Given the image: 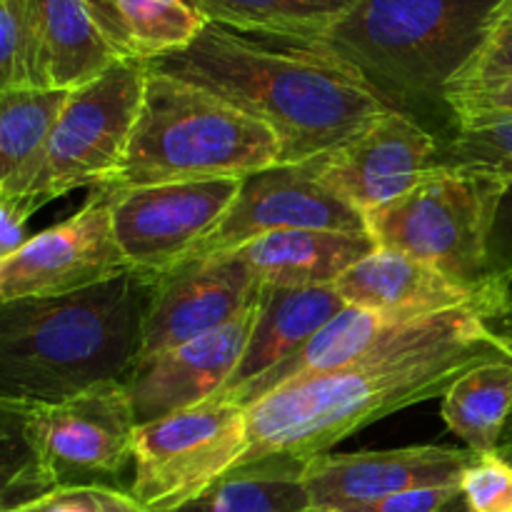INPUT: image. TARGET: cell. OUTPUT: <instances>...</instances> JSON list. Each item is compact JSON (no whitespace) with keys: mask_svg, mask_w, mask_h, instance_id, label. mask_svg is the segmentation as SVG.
<instances>
[{"mask_svg":"<svg viewBox=\"0 0 512 512\" xmlns=\"http://www.w3.org/2000/svg\"><path fill=\"white\" fill-rule=\"evenodd\" d=\"M490 320L483 310L413 318L360 358L280 385L245 408L248 453L240 465L273 455L308 460L390 413L443 398L475 363L512 353Z\"/></svg>","mask_w":512,"mask_h":512,"instance_id":"6da1fadb","label":"cell"},{"mask_svg":"<svg viewBox=\"0 0 512 512\" xmlns=\"http://www.w3.org/2000/svg\"><path fill=\"white\" fill-rule=\"evenodd\" d=\"M220 95L268 125L280 163H308L330 153L395 105L320 43L238 33L208 23L188 48L148 63Z\"/></svg>","mask_w":512,"mask_h":512,"instance_id":"7a4b0ae2","label":"cell"},{"mask_svg":"<svg viewBox=\"0 0 512 512\" xmlns=\"http://www.w3.org/2000/svg\"><path fill=\"white\" fill-rule=\"evenodd\" d=\"M155 283L125 270L73 293L0 303V400L55 405L128 380Z\"/></svg>","mask_w":512,"mask_h":512,"instance_id":"3957f363","label":"cell"},{"mask_svg":"<svg viewBox=\"0 0 512 512\" xmlns=\"http://www.w3.org/2000/svg\"><path fill=\"white\" fill-rule=\"evenodd\" d=\"M273 130L220 95L148 68L128 150L100 188L248 178L280 165Z\"/></svg>","mask_w":512,"mask_h":512,"instance_id":"277c9868","label":"cell"},{"mask_svg":"<svg viewBox=\"0 0 512 512\" xmlns=\"http://www.w3.org/2000/svg\"><path fill=\"white\" fill-rule=\"evenodd\" d=\"M503 0H355L318 40L390 103L443 100Z\"/></svg>","mask_w":512,"mask_h":512,"instance_id":"5b68a950","label":"cell"},{"mask_svg":"<svg viewBox=\"0 0 512 512\" xmlns=\"http://www.w3.org/2000/svg\"><path fill=\"white\" fill-rule=\"evenodd\" d=\"M145 80L148 63L118 60L88 85L70 90L45 143L0 190L38 210L75 188L108 185L128 150Z\"/></svg>","mask_w":512,"mask_h":512,"instance_id":"8992f818","label":"cell"},{"mask_svg":"<svg viewBox=\"0 0 512 512\" xmlns=\"http://www.w3.org/2000/svg\"><path fill=\"white\" fill-rule=\"evenodd\" d=\"M500 183L435 165L413 190L365 215L378 248L430 265L445 278L495 295L488 285L485 240ZM505 318V315H503Z\"/></svg>","mask_w":512,"mask_h":512,"instance_id":"52a82bcc","label":"cell"},{"mask_svg":"<svg viewBox=\"0 0 512 512\" xmlns=\"http://www.w3.org/2000/svg\"><path fill=\"white\" fill-rule=\"evenodd\" d=\"M248 453V413L228 400H205L138 425L130 495L148 512H175L200 498Z\"/></svg>","mask_w":512,"mask_h":512,"instance_id":"ba28073f","label":"cell"},{"mask_svg":"<svg viewBox=\"0 0 512 512\" xmlns=\"http://www.w3.org/2000/svg\"><path fill=\"white\" fill-rule=\"evenodd\" d=\"M110 223L128 268L145 275L170 273L213 233L233 200L240 178L103 188Z\"/></svg>","mask_w":512,"mask_h":512,"instance_id":"9c48e42d","label":"cell"},{"mask_svg":"<svg viewBox=\"0 0 512 512\" xmlns=\"http://www.w3.org/2000/svg\"><path fill=\"white\" fill-rule=\"evenodd\" d=\"M135 418L125 380L95 385L75 398L35 408V440L58 488L100 485L133 463Z\"/></svg>","mask_w":512,"mask_h":512,"instance_id":"30bf717a","label":"cell"},{"mask_svg":"<svg viewBox=\"0 0 512 512\" xmlns=\"http://www.w3.org/2000/svg\"><path fill=\"white\" fill-rule=\"evenodd\" d=\"M110 223L108 190L93 188L78 213L25 240L0 260V303L60 295L125 273Z\"/></svg>","mask_w":512,"mask_h":512,"instance_id":"8fae6325","label":"cell"},{"mask_svg":"<svg viewBox=\"0 0 512 512\" xmlns=\"http://www.w3.org/2000/svg\"><path fill=\"white\" fill-rule=\"evenodd\" d=\"M300 228L368 233L363 215L320 183L310 160L280 163L240 180L238 198L188 260L228 253L275 230Z\"/></svg>","mask_w":512,"mask_h":512,"instance_id":"7c38bea8","label":"cell"},{"mask_svg":"<svg viewBox=\"0 0 512 512\" xmlns=\"http://www.w3.org/2000/svg\"><path fill=\"white\" fill-rule=\"evenodd\" d=\"M438 150L435 135L393 108L310 163L320 183L365 218L413 190L435 168Z\"/></svg>","mask_w":512,"mask_h":512,"instance_id":"4fadbf2b","label":"cell"},{"mask_svg":"<svg viewBox=\"0 0 512 512\" xmlns=\"http://www.w3.org/2000/svg\"><path fill=\"white\" fill-rule=\"evenodd\" d=\"M258 293V278L235 253L188 260L160 275L145 310L138 363L233 323Z\"/></svg>","mask_w":512,"mask_h":512,"instance_id":"5bb4252c","label":"cell"},{"mask_svg":"<svg viewBox=\"0 0 512 512\" xmlns=\"http://www.w3.org/2000/svg\"><path fill=\"white\" fill-rule=\"evenodd\" d=\"M475 455L473 450L443 445L348 455L320 453L305 460L303 483L310 510L373 503L410 490L460 485Z\"/></svg>","mask_w":512,"mask_h":512,"instance_id":"9a60e30c","label":"cell"},{"mask_svg":"<svg viewBox=\"0 0 512 512\" xmlns=\"http://www.w3.org/2000/svg\"><path fill=\"white\" fill-rule=\"evenodd\" d=\"M255 315L258 300L233 323L140 360L125 380L138 425L218 398L238 370Z\"/></svg>","mask_w":512,"mask_h":512,"instance_id":"2e32d148","label":"cell"},{"mask_svg":"<svg viewBox=\"0 0 512 512\" xmlns=\"http://www.w3.org/2000/svg\"><path fill=\"white\" fill-rule=\"evenodd\" d=\"M333 288L350 308L403 318H428L453 310H483L493 320L505 315V305L495 295L465 288L430 265L385 248H375L368 258L345 270Z\"/></svg>","mask_w":512,"mask_h":512,"instance_id":"e0dca14e","label":"cell"},{"mask_svg":"<svg viewBox=\"0 0 512 512\" xmlns=\"http://www.w3.org/2000/svg\"><path fill=\"white\" fill-rule=\"evenodd\" d=\"M348 308L333 285L278 288L260 285L258 315L238 370L218 398H230L298 353L340 310Z\"/></svg>","mask_w":512,"mask_h":512,"instance_id":"ac0fdd59","label":"cell"},{"mask_svg":"<svg viewBox=\"0 0 512 512\" xmlns=\"http://www.w3.org/2000/svg\"><path fill=\"white\" fill-rule=\"evenodd\" d=\"M28 13L35 90L70 93L118 63L85 0H28Z\"/></svg>","mask_w":512,"mask_h":512,"instance_id":"d6986e66","label":"cell"},{"mask_svg":"<svg viewBox=\"0 0 512 512\" xmlns=\"http://www.w3.org/2000/svg\"><path fill=\"white\" fill-rule=\"evenodd\" d=\"M378 248L368 233L340 230H275L228 250L250 265L260 285L313 288L333 285L345 270Z\"/></svg>","mask_w":512,"mask_h":512,"instance_id":"ffe728a7","label":"cell"},{"mask_svg":"<svg viewBox=\"0 0 512 512\" xmlns=\"http://www.w3.org/2000/svg\"><path fill=\"white\" fill-rule=\"evenodd\" d=\"M118 60L153 63L188 48L208 25L188 0H85Z\"/></svg>","mask_w":512,"mask_h":512,"instance_id":"44dd1931","label":"cell"},{"mask_svg":"<svg viewBox=\"0 0 512 512\" xmlns=\"http://www.w3.org/2000/svg\"><path fill=\"white\" fill-rule=\"evenodd\" d=\"M408 320L413 318L375 313V310L350 308L348 305V308L340 310L325 328H320L298 353L290 355L288 360H283L278 368L265 373L263 378H258L255 383L245 385L243 390L233 393L230 398L220 400H228V403H238L243 405V408H248V405L258 403L263 395L273 393L275 388L300 378V375L325 373V370L340 368V365L360 358V355L368 353L370 348L383 343L395 328H400V325L408 323Z\"/></svg>","mask_w":512,"mask_h":512,"instance_id":"7402d4cb","label":"cell"},{"mask_svg":"<svg viewBox=\"0 0 512 512\" xmlns=\"http://www.w3.org/2000/svg\"><path fill=\"white\" fill-rule=\"evenodd\" d=\"M445 425L473 453H493L512 415V353L475 363L443 393Z\"/></svg>","mask_w":512,"mask_h":512,"instance_id":"603a6c76","label":"cell"},{"mask_svg":"<svg viewBox=\"0 0 512 512\" xmlns=\"http://www.w3.org/2000/svg\"><path fill=\"white\" fill-rule=\"evenodd\" d=\"M305 460L263 458L238 465L175 512H310Z\"/></svg>","mask_w":512,"mask_h":512,"instance_id":"cb8c5ba5","label":"cell"},{"mask_svg":"<svg viewBox=\"0 0 512 512\" xmlns=\"http://www.w3.org/2000/svg\"><path fill=\"white\" fill-rule=\"evenodd\" d=\"M208 23L238 33L318 43L355 0H188Z\"/></svg>","mask_w":512,"mask_h":512,"instance_id":"d4e9b609","label":"cell"},{"mask_svg":"<svg viewBox=\"0 0 512 512\" xmlns=\"http://www.w3.org/2000/svg\"><path fill=\"white\" fill-rule=\"evenodd\" d=\"M38 405L0 400V512H13L58 490L35 440Z\"/></svg>","mask_w":512,"mask_h":512,"instance_id":"484cf974","label":"cell"},{"mask_svg":"<svg viewBox=\"0 0 512 512\" xmlns=\"http://www.w3.org/2000/svg\"><path fill=\"white\" fill-rule=\"evenodd\" d=\"M68 93L10 90L0 93V188L33 160L48 138Z\"/></svg>","mask_w":512,"mask_h":512,"instance_id":"4316f807","label":"cell"},{"mask_svg":"<svg viewBox=\"0 0 512 512\" xmlns=\"http://www.w3.org/2000/svg\"><path fill=\"white\" fill-rule=\"evenodd\" d=\"M435 165L495 183H508L512 180V120L458 128L450 143L438 150Z\"/></svg>","mask_w":512,"mask_h":512,"instance_id":"83f0119b","label":"cell"},{"mask_svg":"<svg viewBox=\"0 0 512 512\" xmlns=\"http://www.w3.org/2000/svg\"><path fill=\"white\" fill-rule=\"evenodd\" d=\"M505 80H512V0H503L495 8L478 50L445 88L443 98L455 90L483 88Z\"/></svg>","mask_w":512,"mask_h":512,"instance_id":"f1b7e54d","label":"cell"},{"mask_svg":"<svg viewBox=\"0 0 512 512\" xmlns=\"http://www.w3.org/2000/svg\"><path fill=\"white\" fill-rule=\"evenodd\" d=\"M25 88H33L28 0H0V93Z\"/></svg>","mask_w":512,"mask_h":512,"instance_id":"f546056e","label":"cell"},{"mask_svg":"<svg viewBox=\"0 0 512 512\" xmlns=\"http://www.w3.org/2000/svg\"><path fill=\"white\" fill-rule=\"evenodd\" d=\"M460 495L475 512H512V463L498 450L475 455L460 480Z\"/></svg>","mask_w":512,"mask_h":512,"instance_id":"4dcf8cb0","label":"cell"},{"mask_svg":"<svg viewBox=\"0 0 512 512\" xmlns=\"http://www.w3.org/2000/svg\"><path fill=\"white\" fill-rule=\"evenodd\" d=\"M485 268H488V285L508 303L512 293V180L500 183L495 198L488 240H485Z\"/></svg>","mask_w":512,"mask_h":512,"instance_id":"1f68e13d","label":"cell"},{"mask_svg":"<svg viewBox=\"0 0 512 512\" xmlns=\"http://www.w3.org/2000/svg\"><path fill=\"white\" fill-rule=\"evenodd\" d=\"M458 128H478V125H493L512 120V80L483 88L455 90L445 95Z\"/></svg>","mask_w":512,"mask_h":512,"instance_id":"d6a6232c","label":"cell"},{"mask_svg":"<svg viewBox=\"0 0 512 512\" xmlns=\"http://www.w3.org/2000/svg\"><path fill=\"white\" fill-rule=\"evenodd\" d=\"M133 503V495L108 485H68L13 512H120Z\"/></svg>","mask_w":512,"mask_h":512,"instance_id":"836d02e7","label":"cell"},{"mask_svg":"<svg viewBox=\"0 0 512 512\" xmlns=\"http://www.w3.org/2000/svg\"><path fill=\"white\" fill-rule=\"evenodd\" d=\"M458 493H460V485H453V488H423V490H410V493L390 495V498H383V500H373V503L340 505V508H325V510H310V512H438Z\"/></svg>","mask_w":512,"mask_h":512,"instance_id":"e575fe53","label":"cell"},{"mask_svg":"<svg viewBox=\"0 0 512 512\" xmlns=\"http://www.w3.org/2000/svg\"><path fill=\"white\" fill-rule=\"evenodd\" d=\"M33 213L35 208L28 200L15 198V195L0 190V260L23 248L25 240H28L25 225H28V218Z\"/></svg>","mask_w":512,"mask_h":512,"instance_id":"d590c367","label":"cell"},{"mask_svg":"<svg viewBox=\"0 0 512 512\" xmlns=\"http://www.w3.org/2000/svg\"><path fill=\"white\" fill-rule=\"evenodd\" d=\"M438 512H475V510L470 508V505L465 503V498H463V495L458 493V495H455L453 500H448V503H445L443 508H440Z\"/></svg>","mask_w":512,"mask_h":512,"instance_id":"8d00e7d4","label":"cell"},{"mask_svg":"<svg viewBox=\"0 0 512 512\" xmlns=\"http://www.w3.org/2000/svg\"><path fill=\"white\" fill-rule=\"evenodd\" d=\"M120 512H148V510H145V508H143V505H140V503H138V500H135V498H133V503H130V505H128V508H125V510H120Z\"/></svg>","mask_w":512,"mask_h":512,"instance_id":"74e56055","label":"cell"}]
</instances>
